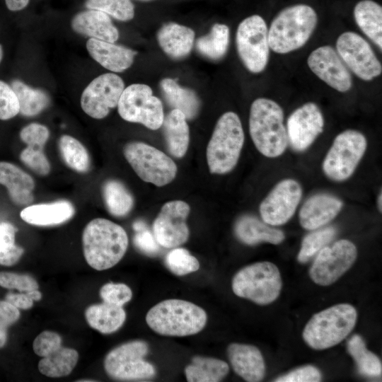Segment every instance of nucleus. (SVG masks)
<instances>
[{"label":"nucleus","instance_id":"nucleus-1","mask_svg":"<svg viewBox=\"0 0 382 382\" xmlns=\"http://www.w3.org/2000/svg\"><path fill=\"white\" fill-rule=\"evenodd\" d=\"M86 262L96 270L110 269L117 264L128 247V237L120 225L103 218L91 220L82 235Z\"/></svg>","mask_w":382,"mask_h":382},{"label":"nucleus","instance_id":"nucleus-2","mask_svg":"<svg viewBox=\"0 0 382 382\" xmlns=\"http://www.w3.org/2000/svg\"><path fill=\"white\" fill-rule=\"evenodd\" d=\"M249 131L256 149L267 158L280 156L288 146L283 110L271 99L260 98L253 102Z\"/></svg>","mask_w":382,"mask_h":382},{"label":"nucleus","instance_id":"nucleus-3","mask_svg":"<svg viewBox=\"0 0 382 382\" xmlns=\"http://www.w3.org/2000/svg\"><path fill=\"white\" fill-rule=\"evenodd\" d=\"M207 316L197 305L182 299H166L153 306L146 321L155 332L166 336H187L199 332Z\"/></svg>","mask_w":382,"mask_h":382},{"label":"nucleus","instance_id":"nucleus-4","mask_svg":"<svg viewBox=\"0 0 382 382\" xmlns=\"http://www.w3.org/2000/svg\"><path fill=\"white\" fill-rule=\"evenodd\" d=\"M318 17L314 9L306 4L287 7L278 13L268 30L270 48L286 54L303 47L315 30Z\"/></svg>","mask_w":382,"mask_h":382},{"label":"nucleus","instance_id":"nucleus-5","mask_svg":"<svg viewBox=\"0 0 382 382\" xmlns=\"http://www.w3.org/2000/svg\"><path fill=\"white\" fill-rule=\"evenodd\" d=\"M357 320V312L353 306L348 303L332 306L311 318L303 329V339L313 349L330 348L349 335Z\"/></svg>","mask_w":382,"mask_h":382},{"label":"nucleus","instance_id":"nucleus-6","mask_svg":"<svg viewBox=\"0 0 382 382\" xmlns=\"http://www.w3.org/2000/svg\"><path fill=\"white\" fill-rule=\"evenodd\" d=\"M244 144L241 120L233 112L218 120L207 147V161L211 173L225 174L236 166Z\"/></svg>","mask_w":382,"mask_h":382},{"label":"nucleus","instance_id":"nucleus-7","mask_svg":"<svg viewBox=\"0 0 382 382\" xmlns=\"http://www.w3.org/2000/svg\"><path fill=\"white\" fill-rule=\"evenodd\" d=\"M233 293L258 305H267L279 296L282 281L278 267L272 262H256L240 270L232 279Z\"/></svg>","mask_w":382,"mask_h":382},{"label":"nucleus","instance_id":"nucleus-8","mask_svg":"<svg viewBox=\"0 0 382 382\" xmlns=\"http://www.w3.org/2000/svg\"><path fill=\"white\" fill-rule=\"evenodd\" d=\"M366 147V139L360 132L347 129L340 133L323 161L324 174L336 182L347 180L354 173Z\"/></svg>","mask_w":382,"mask_h":382},{"label":"nucleus","instance_id":"nucleus-9","mask_svg":"<svg viewBox=\"0 0 382 382\" xmlns=\"http://www.w3.org/2000/svg\"><path fill=\"white\" fill-rule=\"evenodd\" d=\"M123 154L134 172L145 182L161 187L175 178L178 168L175 162L151 145L130 142L124 147Z\"/></svg>","mask_w":382,"mask_h":382},{"label":"nucleus","instance_id":"nucleus-10","mask_svg":"<svg viewBox=\"0 0 382 382\" xmlns=\"http://www.w3.org/2000/svg\"><path fill=\"white\" fill-rule=\"evenodd\" d=\"M148 344L142 340L124 343L110 350L105 357L104 369L112 378L119 381H140L156 375L154 366L144 360Z\"/></svg>","mask_w":382,"mask_h":382},{"label":"nucleus","instance_id":"nucleus-11","mask_svg":"<svg viewBox=\"0 0 382 382\" xmlns=\"http://www.w3.org/2000/svg\"><path fill=\"white\" fill-rule=\"evenodd\" d=\"M117 110L123 120L141 123L153 130L160 128L164 120L161 101L153 96L149 86L142 83H134L124 89Z\"/></svg>","mask_w":382,"mask_h":382},{"label":"nucleus","instance_id":"nucleus-12","mask_svg":"<svg viewBox=\"0 0 382 382\" xmlns=\"http://www.w3.org/2000/svg\"><path fill=\"white\" fill-rule=\"evenodd\" d=\"M236 47L245 66L253 73H260L266 67L270 54L268 29L258 15L245 18L236 32Z\"/></svg>","mask_w":382,"mask_h":382},{"label":"nucleus","instance_id":"nucleus-13","mask_svg":"<svg viewBox=\"0 0 382 382\" xmlns=\"http://www.w3.org/2000/svg\"><path fill=\"white\" fill-rule=\"evenodd\" d=\"M357 257V249L352 241H337L317 254L309 270L310 277L318 285H330L349 270Z\"/></svg>","mask_w":382,"mask_h":382},{"label":"nucleus","instance_id":"nucleus-14","mask_svg":"<svg viewBox=\"0 0 382 382\" xmlns=\"http://www.w3.org/2000/svg\"><path fill=\"white\" fill-rule=\"evenodd\" d=\"M337 54L360 79L371 81L381 75L382 66L371 47L359 35L345 32L336 42Z\"/></svg>","mask_w":382,"mask_h":382},{"label":"nucleus","instance_id":"nucleus-15","mask_svg":"<svg viewBox=\"0 0 382 382\" xmlns=\"http://www.w3.org/2000/svg\"><path fill=\"white\" fill-rule=\"evenodd\" d=\"M124 89L125 83L119 76L112 73L98 76L83 91L81 108L90 117L103 119L117 106Z\"/></svg>","mask_w":382,"mask_h":382},{"label":"nucleus","instance_id":"nucleus-16","mask_svg":"<svg viewBox=\"0 0 382 382\" xmlns=\"http://www.w3.org/2000/svg\"><path fill=\"white\" fill-rule=\"evenodd\" d=\"M301 197L299 182L294 179L279 181L260 204L262 221L274 226L286 224L295 213Z\"/></svg>","mask_w":382,"mask_h":382},{"label":"nucleus","instance_id":"nucleus-17","mask_svg":"<svg viewBox=\"0 0 382 382\" xmlns=\"http://www.w3.org/2000/svg\"><path fill=\"white\" fill-rule=\"evenodd\" d=\"M190 211L188 204L181 200L170 201L162 207L153 224L154 235L160 245L173 248L187 241L186 219Z\"/></svg>","mask_w":382,"mask_h":382},{"label":"nucleus","instance_id":"nucleus-18","mask_svg":"<svg viewBox=\"0 0 382 382\" xmlns=\"http://www.w3.org/2000/svg\"><path fill=\"white\" fill-rule=\"evenodd\" d=\"M324 119L314 103H306L296 109L288 117V143L296 151L306 150L323 131Z\"/></svg>","mask_w":382,"mask_h":382},{"label":"nucleus","instance_id":"nucleus-19","mask_svg":"<svg viewBox=\"0 0 382 382\" xmlns=\"http://www.w3.org/2000/svg\"><path fill=\"white\" fill-rule=\"evenodd\" d=\"M310 69L322 81L340 92L349 91L352 77L337 52L325 45L314 50L307 59Z\"/></svg>","mask_w":382,"mask_h":382},{"label":"nucleus","instance_id":"nucleus-20","mask_svg":"<svg viewBox=\"0 0 382 382\" xmlns=\"http://www.w3.org/2000/svg\"><path fill=\"white\" fill-rule=\"evenodd\" d=\"M343 202L329 194H318L309 197L302 205L299 217L306 230H316L330 222L341 211Z\"/></svg>","mask_w":382,"mask_h":382},{"label":"nucleus","instance_id":"nucleus-21","mask_svg":"<svg viewBox=\"0 0 382 382\" xmlns=\"http://www.w3.org/2000/svg\"><path fill=\"white\" fill-rule=\"evenodd\" d=\"M233 371L248 382H258L265 375V364L260 351L251 345L231 343L227 348Z\"/></svg>","mask_w":382,"mask_h":382},{"label":"nucleus","instance_id":"nucleus-22","mask_svg":"<svg viewBox=\"0 0 382 382\" xmlns=\"http://www.w3.org/2000/svg\"><path fill=\"white\" fill-rule=\"evenodd\" d=\"M90 55L105 69L121 72L132 64L136 52L129 48L95 38L86 42Z\"/></svg>","mask_w":382,"mask_h":382},{"label":"nucleus","instance_id":"nucleus-23","mask_svg":"<svg viewBox=\"0 0 382 382\" xmlns=\"http://www.w3.org/2000/svg\"><path fill=\"white\" fill-rule=\"evenodd\" d=\"M71 28L78 33L106 42H114L119 37L118 30L109 16L97 10L77 13L71 21Z\"/></svg>","mask_w":382,"mask_h":382},{"label":"nucleus","instance_id":"nucleus-24","mask_svg":"<svg viewBox=\"0 0 382 382\" xmlns=\"http://www.w3.org/2000/svg\"><path fill=\"white\" fill-rule=\"evenodd\" d=\"M0 184L4 185L12 202L18 206L28 205L33 202V178L9 162L0 161Z\"/></svg>","mask_w":382,"mask_h":382},{"label":"nucleus","instance_id":"nucleus-25","mask_svg":"<svg viewBox=\"0 0 382 382\" xmlns=\"http://www.w3.org/2000/svg\"><path fill=\"white\" fill-rule=\"evenodd\" d=\"M74 214V207L66 200L52 203L37 204L23 209L20 216L28 224L47 226L62 224Z\"/></svg>","mask_w":382,"mask_h":382},{"label":"nucleus","instance_id":"nucleus-26","mask_svg":"<svg viewBox=\"0 0 382 382\" xmlns=\"http://www.w3.org/2000/svg\"><path fill=\"white\" fill-rule=\"evenodd\" d=\"M235 233L243 243L249 245L260 243L274 245L281 243L285 238L284 232L268 226L263 221L251 215H244L236 222Z\"/></svg>","mask_w":382,"mask_h":382},{"label":"nucleus","instance_id":"nucleus-27","mask_svg":"<svg viewBox=\"0 0 382 382\" xmlns=\"http://www.w3.org/2000/svg\"><path fill=\"white\" fill-rule=\"evenodd\" d=\"M157 39L165 53L172 58L180 59L187 56L192 50L195 33L188 27L169 23L159 29Z\"/></svg>","mask_w":382,"mask_h":382},{"label":"nucleus","instance_id":"nucleus-28","mask_svg":"<svg viewBox=\"0 0 382 382\" xmlns=\"http://www.w3.org/2000/svg\"><path fill=\"white\" fill-rule=\"evenodd\" d=\"M186 119L183 112L173 109L162 124L168 150L176 158L184 156L189 146L190 131Z\"/></svg>","mask_w":382,"mask_h":382},{"label":"nucleus","instance_id":"nucleus-29","mask_svg":"<svg viewBox=\"0 0 382 382\" xmlns=\"http://www.w3.org/2000/svg\"><path fill=\"white\" fill-rule=\"evenodd\" d=\"M85 317L92 328L103 334H110L122 326L126 313L122 306L103 302L88 306Z\"/></svg>","mask_w":382,"mask_h":382},{"label":"nucleus","instance_id":"nucleus-30","mask_svg":"<svg viewBox=\"0 0 382 382\" xmlns=\"http://www.w3.org/2000/svg\"><path fill=\"white\" fill-rule=\"evenodd\" d=\"M354 16L359 28L381 50V6L372 0H362L355 6Z\"/></svg>","mask_w":382,"mask_h":382},{"label":"nucleus","instance_id":"nucleus-31","mask_svg":"<svg viewBox=\"0 0 382 382\" xmlns=\"http://www.w3.org/2000/svg\"><path fill=\"white\" fill-rule=\"evenodd\" d=\"M229 366L221 359L195 356L192 363L185 368V374L189 382H218L228 373Z\"/></svg>","mask_w":382,"mask_h":382},{"label":"nucleus","instance_id":"nucleus-32","mask_svg":"<svg viewBox=\"0 0 382 382\" xmlns=\"http://www.w3.org/2000/svg\"><path fill=\"white\" fill-rule=\"evenodd\" d=\"M160 85L164 98L173 109L183 112L187 119H192L197 115L199 101L192 90L179 86L171 79H163Z\"/></svg>","mask_w":382,"mask_h":382},{"label":"nucleus","instance_id":"nucleus-33","mask_svg":"<svg viewBox=\"0 0 382 382\" xmlns=\"http://www.w3.org/2000/svg\"><path fill=\"white\" fill-rule=\"evenodd\" d=\"M79 353L76 349L61 347L38 363L40 372L50 378L68 376L76 366Z\"/></svg>","mask_w":382,"mask_h":382},{"label":"nucleus","instance_id":"nucleus-34","mask_svg":"<svg viewBox=\"0 0 382 382\" xmlns=\"http://www.w3.org/2000/svg\"><path fill=\"white\" fill-rule=\"evenodd\" d=\"M19 103V112L24 116H34L49 105L50 98L47 93L40 89L33 88L20 80L11 82Z\"/></svg>","mask_w":382,"mask_h":382},{"label":"nucleus","instance_id":"nucleus-35","mask_svg":"<svg viewBox=\"0 0 382 382\" xmlns=\"http://www.w3.org/2000/svg\"><path fill=\"white\" fill-rule=\"evenodd\" d=\"M103 195L108 211L115 216H126L134 206V199L121 182L109 180L103 186Z\"/></svg>","mask_w":382,"mask_h":382},{"label":"nucleus","instance_id":"nucleus-36","mask_svg":"<svg viewBox=\"0 0 382 382\" xmlns=\"http://www.w3.org/2000/svg\"><path fill=\"white\" fill-rule=\"evenodd\" d=\"M347 349L354 359L360 374L372 377L381 374V360L375 354L367 349L363 338L359 335H354L349 339Z\"/></svg>","mask_w":382,"mask_h":382},{"label":"nucleus","instance_id":"nucleus-37","mask_svg":"<svg viewBox=\"0 0 382 382\" xmlns=\"http://www.w3.org/2000/svg\"><path fill=\"white\" fill-rule=\"evenodd\" d=\"M228 43V26L216 23L212 26L209 34L197 40L196 47L202 55L212 59H219L226 54Z\"/></svg>","mask_w":382,"mask_h":382},{"label":"nucleus","instance_id":"nucleus-38","mask_svg":"<svg viewBox=\"0 0 382 382\" xmlns=\"http://www.w3.org/2000/svg\"><path fill=\"white\" fill-rule=\"evenodd\" d=\"M59 149L62 159L70 168L80 173L88 170V153L78 139L69 135H63L59 140Z\"/></svg>","mask_w":382,"mask_h":382},{"label":"nucleus","instance_id":"nucleus-39","mask_svg":"<svg viewBox=\"0 0 382 382\" xmlns=\"http://www.w3.org/2000/svg\"><path fill=\"white\" fill-rule=\"evenodd\" d=\"M336 233L337 230L335 227L328 226L306 235L301 245L297 256L298 261L300 263H306L309 261L332 241Z\"/></svg>","mask_w":382,"mask_h":382},{"label":"nucleus","instance_id":"nucleus-40","mask_svg":"<svg viewBox=\"0 0 382 382\" xmlns=\"http://www.w3.org/2000/svg\"><path fill=\"white\" fill-rule=\"evenodd\" d=\"M17 228L8 222L0 224V265L12 266L16 264L24 253L21 246L16 245Z\"/></svg>","mask_w":382,"mask_h":382},{"label":"nucleus","instance_id":"nucleus-41","mask_svg":"<svg viewBox=\"0 0 382 382\" xmlns=\"http://www.w3.org/2000/svg\"><path fill=\"white\" fill-rule=\"evenodd\" d=\"M86 7L102 11L115 19L127 21L134 16V7L130 0H86Z\"/></svg>","mask_w":382,"mask_h":382},{"label":"nucleus","instance_id":"nucleus-42","mask_svg":"<svg viewBox=\"0 0 382 382\" xmlns=\"http://www.w3.org/2000/svg\"><path fill=\"white\" fill-rule=\"evenodd\" d=\"M168 269L177 276H183L199 270L197 259L183 248L171 250L166 257Z\"/></svg>","mask_w":382,"mask_h":382},{"label":"nucleus","instance_id":"nucleus-43","mask_svg":"<svg viewBox=\"0 0 382 382\" xmlns=\"http://www.w3.org/2000/svg\"><path fill=\"white\" fill-rule=\"evenodd\" d=\"M20 159L25 166L40 175H46L50 171V164L43 151V147L28 146L21 151Z\"/></svg>","mask_w":382,"mask_h":382},{"label":"nucleus","instance_id":"nucleus-44","mask_svg":"<svg viewBox=\"0 0 382 382\" xmlns=\"http://www.w3.org/2000/svg\"><path fill=\"white\" fill-rule=\"evenodd\" d=\"M100 296L103 302L122 306L132 297L131 289L122 283H107L100 289Z\"/></svg>","mask_w":382,"mask_h":382},{"label":"nucleus","instance_id":"nucleus-45","mask_svg":"<svg viewBox=\"0 0 382 382\" xmlns=\"http://www.w3.org/2000/svg\"><path fill=\"white\" fill-rule=\"evenodd\" d=\"M0 286L22 292L38 289V284L33 277L9 272H0Z\"/></svg>","mask_w":382,"mask_h":382},{"label":"nucleus","instance_id":"nucleus-46","mask_svg":"<svg viewBox=\"0 0 382 382\" xmlns=\"http://www.w3.org/2000/svg\"><path fill=\"white\" fill-rule=\"evenodd\" d=\"M19 113L18 98L9 85L0 81V120H6Z\"/></svg>","mask_w":382,"mask_h":382},{"label":"nucleus","instance_id":"nucleus-47","mask_svg":"<svg viewBox=\"0 0 382 382\" xmlns=\"http://www.w3.org/2000/svg\"><path fill=\"white\" fill-rule=\"evenodd\" d=\"M61 347V336L50 330L42 332L35 337L33 343L34 352L42 357L49 356Z\"/></svg>","mask_w":382,"mask_h":382},{"label":"nucleus","instance_id":"nucleus-48","mask_svg":"<svg viewBox=\"0 0 382 382\" xmlns=\"http://www.w3.org/2000/svg\"><path fill=\"white\" fill-rule=\"evenodd\" d=\"M50 137L47 127L39 123H30L24 127L21 132V140L28 146L44 147Z\"/></svg>","mask_w":382,"mask_h":382},{"label":"nucleus","instance_id":"nucleus-49","mask_svg":"<svg viewBox=\"0 0 382 382\" xmlns=\"http://www.w3.org/2000/svg\"><path fill=\"white\" fill-rule=\"evenodd\" d=\"M322 379L320 370L311 365H306L277 378L276 382H318Z\"/></svg>","mask_w":382,"mask_h":382},{"label":"nucleus","instance_id":"nucleus-50","mask_svg":"<svg viewBox=\"0 0 382 382\" xmlns=\"http://www.w3.org/2000/svg\"><path fill=\"white\" fill-rule=\"evenodd\" d=\"M134 243L138 249L149 255H156L160 250L154 235L147 228L137 233L134 237Z\"/></svg>","mask_w":382,"mask_h":382},{"label":"nucleus","instance_id":"nucleus-51","mask_svg":"<svg viewBox=\"0 0 382 382\" xmlns=\"http://www.w3.org/2000/svg\"><path fill=\"white\" fill-rule=\"evenodd\" d=\"M19 309L6 300L0 301V320L7 327L15 323L20 318Z\"/></svg>","mask_w":382,"mask_h":382},{"label":"nucleus","instance_id":"nucleus-52","mask_svg":"<svg viewBox=\"0 0 382 382\" xmlns=\"http://www.w3.org/2000/svg\"><path fill=\"white\" fill-rule=\"evenodd\" d=\"M5 300L21 309H29L33 307V301L27 293H8Z\"/></svg>","mask_w":382,"mask_h":382},{"label":"nucleus","instance_id":"nucleus-53","mask_svg":"<svg viewBox=\"0 0 382 382\" xmlns=\"http://www.w3.org/2000/svg\"><path fill=\"white\" fill-rule=\"evenodd\" d=\"M6 5L10 11H18L25 8L29 0H5Z\"/></svg>","mask_w":382,"mask_h":382},{"label":"nucleus","instance_id":"nucleus-54","mask_svg":"<svg viewBox=\"0 0 382 382\" xmlns=\"http://www.w3.org/2000/svg\"><path fill=\"white\" fill-rule=\"evenodd\" d=\"M7 340V326L0 320V348L3 347Z\"/></svg>","mask_w":382,"mask_h":382},{"label":"nucleus","instance_id":"nucleus-55","mask_svg":"<svg viewBox=\"0 0 382 382\" xmlns=\"http://www.w3.org/2000/svg\"><path fill=\"white\" fill-rule=\"evenodd\" d=\"M26 293L33 301H40L42 299V293L38 291L37 289L31 290Z\"/></svg>","mask_w":382,"mask_h":382},{"label":"nucleus","instance_id":"nucleus-56","mask_svg":"<svg viewBox=\"0 0 382 382\" xmlns=\"http://www.w3.org/2000/svg\"><path fill=\"white\" fill-rule=\"evenodd\" d=\"M133 228L137 231H141L147 228L146 224L143 221H137L133 224Z\"/></svg>","mask_w":382,"mask_h":382},{"label":"nucleus","instance_id":"nucleus-57","mask_svg":"<svg viewBox=\"0 0 382 382\" xmlns=\"http://www.w3.org/2000/svg\"><path fill=\"white\" fill-rule=\"evenodd\" d=\"M382 192H380L378 196V199H377V206H378V211L380 212H381V209H382V203H381V199H382Z\"/></svg>","mask_w":382,"mask_h":382},{"label":"nucleus","instance_id":"nucleus-58","mask_svg":"<svg viewBox=\"0 0 382 382\" xmlns=\"http://www.w3.org/2000/svg\"><path fill=\"white\" fill-rule=\"evenodd\" d=\"M2 57H3V49H2V45L0 44V63L2 60Z\"/></svg>","mask_w":382,"mask_h":382},{"label":"nucleus","instance_id":"nucleus-59","mask_svg":"<svg viewBox=\"0 0 382 382\" xmlns=\"http://www.w3.org/2000/svg\"><path fill=\"white\" fill-rule=\"evenodd\" d=\"M143 1H148V0H143Z\"/></svg>","mask_w":382,"mask_h":382}]
</instances>
